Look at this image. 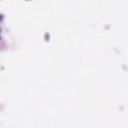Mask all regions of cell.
<instances>
[{"label": "cell", "mask_w": 128, "mask_h": 128, "mask_svg": "<svg viewBox=\"0 0 128 128\" xmlns=\"http://www.w3.org/2000/svg\"><path fill=\"white\" fill-rule=\"evenodd\" d=\"M2 16H1V15H0V22H1V21H2Z\"/></svg>", "instance_id": "obj_1"}]
</instances>
